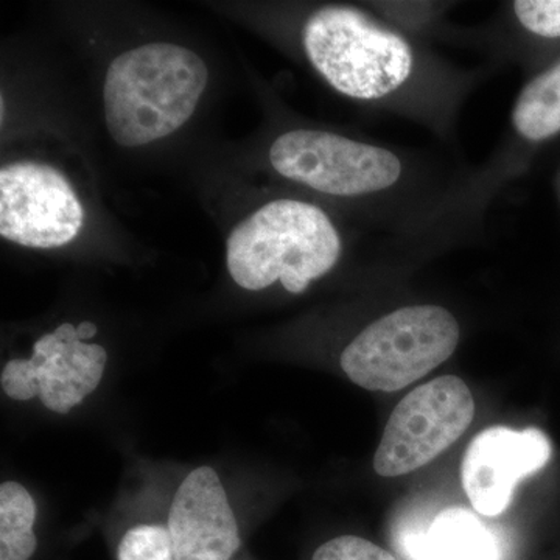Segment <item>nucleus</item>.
<instances>
[{
    "mask_svg": "<svg viewBox=\"0 0 560 560\" xmlns=\"http://www.w3.org/2000/svg\"><path fill=\"white\" fill-rule=\"evenodd\" d=\"M512 121L523 138L534 142L560 132V62L526 84Z\"/></svg>",
    "mask_w": 560,
    "mask_h": 560,
    "instance_id": "nucleus-11",
    "label": "nucleus"
},
{
    "mask_svg": "<svg viewBox=\"0 0 560 560\" xmlns=\"http://www.w3.org/2000/svg\"><path fill=\"white\" fill-rule=\"evenodd\" d=\"M208 79L205 61L176 44H145L114 58L103 90L110 138L135 149L178 131L194 116Z\"/></svg>",
    "mask_w": 560,
    "mask_h": 560,
    "instance_id": "nucleus-1",
    "label": "nucleus"
},
{
    "mask_svg": "<svg viewBox=\"0 0 560 560\" xmlns=\"http://www.w3.org/2000/svg\"><path fill=\"white\" fill-rule=\"evenodd\" d=\"M270 161L285 178L337 197L388 189L401 173L390 151L326 131L285 132L272 143Z\"/></svg>",
    "mask_w": 560,
    "mask_h": 560,
    "instance_id": "nucleus-6",
    "label": "nucleus"
},
{
    "mask_svg": "<svg viewBox=\"0 0 560 560\" xmlns=\"http://www.w3.org/2000/svg\"><path fill=\"white\" fill-rule=\"evenodd\" d=\"M313 560H397L370 540L355 536H341L320 545Z\"/></svg>",
    "mask_w": 560,
    "mask_h": 560,
    "instance_id": "nucleus-15",
    "label": "nucleus"
},
{
    "mask_svg": "<svg viewBox=\"0 0 560 560\" xmlns=\"http://www.w3.org/2000/svg\"><path fill=\"white\" fill-rule=\"evenodd\" d=\"M514 10L526 31L560 38V0H518Z\"/></svg>",
    "mask_w": 560,
    "mask_h": 560,
    "instance_id": "nucleus-14",
    "label": "nucleus"
},
{
    "mask_svg": "<svg viewBox=\"0 0 560 560\" xmlns=\"http://www.w3.org/2000/svg\"><path fill=\"white\" fill-rule=\"evenodd\" d=\"M36 506L28 490L20 482L0 486V560H28L38 540L33 534Z\"/></svg>",
    "mask_w": 560,
    "mask_h": 560,
    "instance_id": "nucleus-12",
    "label": "nucleus"
},
{
    "mask_svg": "<svg viewBox=\"0 0 560 560\" xmlns=\"http://www.w3.org/2000/svg\"><path fill=\"white\" fill-rule=\"evenodd\" d=\"M302 38L313 68L348 97L375 101L410 77L412 54L407 40L360 10L324 7L308 18Z\"/></svg>",
    "mask_w": 560,
    "mask_h": 560,
    "instance_id": "nucleus-3",
    "label": "nucleus"
},
{
    "mask_svg": "<svg viewBox=\"0 0 560 560\" xmlns=\"http://www.w3.org/2000/svg\"><path fill=\"white\" fill-rule=\"evenodd\" d=\"M167 529L175 560H230L234 556L241 534L215 470L198 467L183 481Z\"/></svg>",
    "mask_w": 560,
    "mask_h": 560,
    "instance_id": "nucleus-9",
    "label": "nucleus"
},
{
    "mask_svg": "<svg viewBox=\"0 0 560 560\" xmlns=\"http://www.w3.org/2000/svg\"><path fill=\"white\" fill-rule=\"evenodd\" d=\"M2 389L10 399L31 400L39 397V382L36 378V364L32 359H13L2 370Z\"/></svg>",
    "mask_w": 560,
    "mask_h": 560,
    "instance_id": "nucleus-16",
    "label": "nucleus"
},
{
    "mask_svg": "<svg viewBox=\"0 0 560 560\" xmlns=\"http://www.w3.org/2000/svg\"><path fill=\"white\" fill-rule=\"evenodd\" d=\"M77 334H79L80 341H88L97 335V326L90 323V320H83L79 327H77Z\"/></svg>",
    "mask_w": 560,
    "mask_h": 560,
    "instance_id": "nucleus-17",
    "label": "nucleus"
},
{
    "mask_svg": "<svg viewBox=\"0 0 560 560\" xmlns=\"http://www.w3.org/2000/svg\"><path fill=\"white\" fill-rule=\"evenodd\" d=\"M474 416V397L459 377L444 375L419 386L390 415L375 471L394 478L427 466L463 436Z\"/></svg>",
    "mask_w": 560,
    "mask_h": 560,
    "instance_id": "nucleus-5",
    "label": "nucleus"
},
{
    "mask_svg": "<svg viewBox=\"0 0 560 560\" xmlns=\"http://www.w3.org/2000/svg\"><path fill=\"white\" fill-rule=\"evenodd\" d=\"M550 458L544 431L490 427L467 447L460 466L463 488L478 514L497 517L510 506L515 486L544 469Z\"/></svg>",
    "mask_w": 560,
    "mask_h": 560,
    "instance_id": "nucleus-8",
    "label": "nucleus"
},
{
    "mask_svg": "<svg viewBox=\"0 0 560 560\" xmlns=\"http://www.w3.org/2000/svg\"><path fill=\"white\" fill-rule=\"evenodd\" d=\"M83 206L68 178L35 161L0 171V235L28 248H60L79 235Z\"/></svg>",
    "mask_w": 560,
    "mask_h": 560,
    "instance_id": "nucleus-7",
    "label": "nucleus"
},
{
    "mask_svg": "<svg viewBox=\"0 0 560 560\" xmlns=\"http://www.w3.org/2000/svg\"><path fill=\"white\" fill-rule=\"evenodd\" d=\"M459 341L458 320L438 305L389 313L361 331L341 355L346 375L368 390L396 393L451 359Z\"/></svg>",
    "mask_w": 560,
    "mask_h": 560,
    "instance_id": "nucleus-4",
    "label": "nucleus"
},
{
    "mask_svg": "<svg viewBox=\"0 0 560 560\" xmlns=\"http://www.w3.org/2000/svg\"><path fill=\"white\" fill-rule=\"evenodd\" d=\"M117 560H175L168 529L161 525H139L125 534Z\"/></svg>",
    "mask_w": 560,
    "mask_h": 560,
    "instance_id": "nucleus-13",
    "label": "nucleus"
},
{
    "mask_svg": "<svg viewBox=\"0 0 560 560\" xmlns=\"http://www.w3.org/2000/svg\"><path fill=\"white\" fill-rule=\"evenodd\" d=\"M396 545L408 560H501L495 534L464 508L441 511L430 523L405 518Z\"/></svg>",
    "mask_w": 560,
    "mask_h": 560,
    "instance_id": "nucleus-10",
    "label": "nucleus"
},
{
    "mask_svg": "<svg viewBox=\"0 0 560 560\" xmlns=\"http://www.w3.org/2000/svg\"><path fill=\"white\" fill-rule=\"evenodd\" d=\"M226 248L228 270L243 289L259 291L280 280L283 289L300 294L335 267L341 241L316 206L278 200L237 224Z\"/></svg>",
    "mask_w": 560,
    "mask_h": 560,
    "instance_id": "nucleus-2",
    "label": "nucleus"
}]
</instances>
